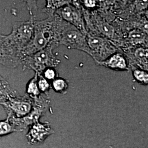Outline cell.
Returning <instances> with one entry per match:
<instances>
[{"label": "cell", "mask_w": 148, "mask_h": 148, "mask_svg": "<svg viewBox=\"0 0 148 148\" xmlns=\"http://www.w3.org/2000/svg\"><path fill=\"white\" fill-rule=\"evenodd\" d=\"M63 22L56 13L43 20L35 19L34 34L27 45L28 50L34 53L48 47H58L59 35Z\"/></svg>", "instance_id": "6da1fadb"}, {"label": "cell", "mask_w": 148, "mask_h": 148, "mask_svg": "<svg viewBox=\"0 0 148 148\" xmlns=\"http://www.w3.org/2000/svg\"><path fill=\"white\" fill-rule=\"evenodd\" d=\"M30 13V18L29 20L14 23L11 33L5 35L11 47L19 54L20 58L21 51L30 42L34 34L35 16L34 13Z\"/></svg>", "instance_id": "7a4b0ae2"}, {"label": "cell", "mask_w": 148, "mask_h": 148, "mask_svg": "<svg viewBox=\"0 0 148 148\" xmlns=\"http://www.w3.org/2000/svg\"><path fill=\"white\" fill-rule=\"evenodd\" d=\"M53 49L52 47H48L22 58L21 64L23 69L32 70L35 73L41 75L45 69L56 67L60 63V60L54 56Z\"/></svg>", "instance_id": "3957f363"}, {"label": "cell", "mask_w": 148, "mask_h": 148, "mask_svg": "<svg viewBox=\"0 0 148 148\" xmlns=\"http://www.w3.org/2000/svg\"><path fill=\"white\" fill-rule=\"evenodd\" d=\"M34 100L27 95L8 97L1 103L7 114L10 121L21 120L28 116L32 112Z\"/></svg>", "instance_id": "277c9868"}, {"label": "cell", "mask_w": 148, "mask_h": 148, "mask_svg": "<svg viewBox=\"0 0 148 148\" xmlns=\"http://www.w3.org/2000/svg\"><path fill=\"white\" fill-rule=\"evenodd\" d=\"M59 45H64L70 49L84 51L91 56L86 35L73 25L64 21L58 38Z\"/></svg>", "instance_id": "5b68a950"}, {"label": "cell", "mask_w": 148, "mask_h": 148, "mask_svg": "<svg viewBox=\"0 0 148 148\" xmlns=\"http://www.w3.org/2000/svg\"><path fill=\"white\" fill-rule=\"evenodd\" d=\"M86 38L90 51V56L97 63L105 60L117 52L116 45L106 38L88 34Z\"/></svg>", "instance_id": "8992f818"}, {"label": "cell", "mask_w": 148, "mask_h": 148, "mask_svg": "<svg viewBox=\"0 0 148 148\" xmlns=\"http://www.w3.org/2000/svg\"><path fill=\"white\" fill-rule=\"evenodd\" d=\"M34 100L33 109L28 116L21 120L10 121L17 132L24 131L27 127L38 121L40 118L46 113L49 106L50 101L47 97H45L42 94L38 97L34 98Z\"/></svg>", "instance_id": "52a82bcc"}, {"label": "cell", "mask_w": 148, "mask_h": 148, "mask_svg": "<svg viewBox=\"0 0 148 148\" xmlns=\"http://www.w3.org/2000/svg\"><path fill=\"white\" fill-rule=\"evenodd\" d=\"M54 13L57 14L64 21L75 27L85 35L88 34L81 12L75 5H70L68 3L58 9Z\"/></svg>", "instance_id": "ba28073f"}, {"label": "cell", "mask_w": 148, "mask_h": 148, "mask_svg": "<svg viewBox=\"0 0 148 148\" xmlns=\"http://www.w3.org/2000/svg\"><path fill=\"white\" fill-rule=\"evenodd\" d=\"M54 133L48 122L41 123L38 121L29 126L26 137L29 144L40 145Z\"/></svg>", "instance_id": "9c48e42d"}, {"label": "cell", "mask_w": 148, "mask_h": 148, "mask_svg": "<svg viewBox=\"0 0 148 148\" xmlns=\"http://www.w3.org/2000/svg\"><path fill=\"white\" fill-rule=\"evenodd\" d=\"M0 64L15 68L21 64L19 54L11 47L6 36L0 34Z\"/></svg>", "instance_id": "30bf717a"}, {"label": "cell", "mask_w": 148, "mask_h": 148, "mask_svg": "<svg viewBox=\"0 0 148 148\" xmlns=\"http://www.w3.org/2000/svg\"><path fill=\"white\" fill-rule=\"evenodd\" d=\"M93 24H95L96 30L103 37L106 38L112 42L120 41V37L116 33L115 28L107 21L102 20L98 16H96L94 19Z\"/></svg>", "instance_id": "8fae6325"}, {"label": "cell", "mask_w": 148, "mask_h": 148, "mask_svg": "<svg viewBox=\"0 0 148 148\" xmlns=\"http://www.w3.org/2000/svg\"><path fill=\"white\" fill-rule=\"evenodd\" d=\"M98 65L115 70H128V62L126 58L121 53L116 52L111 55L105 60L97 63Z\"/></svg>", "instance_id": "7c38bea8"}, {"label": "cell", "mask_w": 148, "mask_h": 148, "mask_svg": "<svg viewBox=\"0 0 148 148\" xmlns=\"http://www.w3.org/2000/svg\"><path fill=\"white\" fill-rule=\"evenodd\" d=\"M147 34L139 29H134L128 32V36L126 39V42L133 47H143V46L146 45L147 46Z\"/></svg>", "instance_id": "4fadbf2b"}, {"label": "cell", "mask_w": 148, "mask_h": 148, "mask_svg": "<svg viewBox=\"0 0 148 148\" xmlns=\"http://www.w3.org/2000/svg\"><path fill=\"white\" fill-rule=\"evenodd\" d=\"M130 54H133L130 57V59H135L133 63L137 64L140 67L139 69L148 70V48L137 47Z\"/></svg>", "instance_id": "5bb4252c"}, {"label": "cell", "mask_w": 148, "mask_h": 148, "mask_svg": "<svg viewBox=\"0 0 148 148\" xmlns=\"http://www.w3.org/2000/svg\"><path fill=\"white\" fill-rule=\"evenodd\" d=\"M37 77L38 75L35 73L34 76L27 82L26 86V95L32 99L37 98L42 95L38 87Z\"/></svg>", "instance_id": "9a60e30c"}, {"label": "cell", "mask_w": 148, "mask_h": 148, "mask_svg": "<svg viewBox=\"0 0 148 148\" xmlns=\"http://www.w3.org/2000/svg\"><path fill=\"white\" fill-rule=\"evenodd\" d=\"M18 95L15 90L11 88L9 83L0 75V97L7 98Z\"/></svg>", "instance_id": "2e32d148"}, {"label": "cell", "mask_w": 148, "mask_h": 148, "mask_svg": "<svg viewBox=\"0 0 148 148\" xmlns=\"http://www.w3.org/2000/svg\"><path fill=\"white\" fill-rule=\"evenodd\" d=\"M51 87L57 93L65 94L69 87L68 82L66 79L58 77L54 79L51 83Z\"/></svg>", "instance_id": "e0dca14e"}, {"label": "cell", "mask_w": 148, "mask_h": 148, "mask_svg": "<svg viewBox=\"0 0 148 148\" xmlns=\"http://www.w3.org/2000/svg\"><path fill=\"white\" fill-rule=\"evenodd\" d=\"M16 132L17 131L8 118L3 120H0V137Z\"/></svg>", "instance_id": "ac0fdd59"}, {"label": "cell", "mask_w": 148, "mask_h": 148, "mask_svg": "<svg viewBox=\"0 0 148 148\" xmlns=\"http://www.w3.org/2000/svg\"><path fill=\"white\" fill-rule=\"evenodd\" d=\"M133 75L136 80L143 84L148 85V74L147 71L142 69L134 68L133 69Z\"/></svg>", "instance_id": "d6986e66"}, {"label": "cell", "mask_w": 148, "mask_h": 148, "mask_svg": "<svg viewBox=\"0 0 148 148\" xmlns=\"http://www.w3.org/2000/svg\"><path fill=\"white\" fill-rule=\"evenodd\" d=\"M37 75V85L38 89L41 94L48 96L49 90L51 88V85L49 81L45 79L41 75Z\"/></svg>", "instance_id": "ffe728a7"}, {"label": "cell", "mask_w": 148, "mask_h": 148, "mask_svg": "<svg viewBox=\"0 0 148 148\" xmlns=\"http://www.w3.org/2000/svg\"><path fill=\"white\" fill-rule=\"evenodd\" d=\"M41 75L48 81H53L54 79L58 77V74L54 68H48L45 69L41 74Z\"/></svg>", "instance_id": "44dd1931"}, {"label": "cell", "mask_w": 148, "mask_h": 148, "mask_svg": "<svg viewBox=\"0 0 148 148\" xmlns=\"http://www.w3.org/2000/svg\"><path fill=\"white\" fill-rule=\"evenodd\" d=\"M83 2V5L87 8H93L97 5V1H84Z\"/></svg>", "instance_id": "7402d4cb"}, {"label": "cell", "mask_w": 148, "mask_h": 148, "mask_svg": "<svg viewBox=\"0 0 148 148\" xmlns=\"http://www.w3.org/2000/svg\"><path fill=\"white\" fill-rule=\"evenodd\" d=\"M7 99V98L4 97H0V105L1 104V103H2Z\"/></svg>", "instance_id": "603a6c76"}]
</instances>
